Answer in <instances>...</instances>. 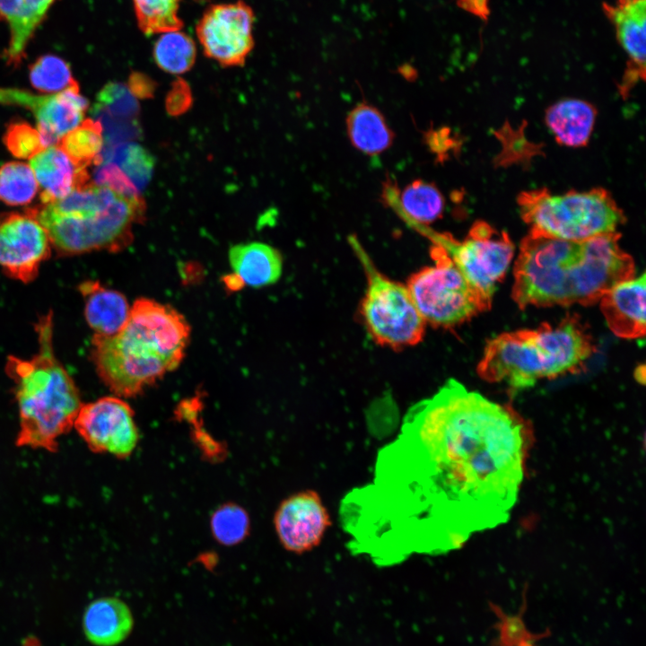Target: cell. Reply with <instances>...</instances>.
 Listing matches in <instances>:
<instances>
[{"instance_id":"cell-1","label":"cell","mask_w":646,"mask_h":646,"mask_svg":"<svg viewBox=\"0 0 646 646\" xmlns=\"http://www.w3.org/2000/svg\"><path fill=\"white\" fill-rule=\"evenodd\" d=\"M531 441L510 406L448 380L412 405L376 456L371 479L338 507L353 555L379 567L459 549L508 521Z\"/></svg>"},{"instance_id":"cell-2","label":"cell","mask_w":646,"mask_h":646,"mask_svg":"<svg viewBox=\"0 0 646 646\" xmlns=\"http://www.w3.org/2000/svg\"><path fill=\"white\" fill-rule=\"evenodd\" d=\"M619 240L617 232L568 240L530 231L519 245L512 299L520 309L598 301L634 276L633 259Z\"/></svg>"},{"instance_id":"cell-3","label":"cell","mask_w":646,"mask_h":646,"mask_svg":"<svg viewBox=\"0 0 646 646\" xmlns=\"http://www.w3.org/2000/svg\"><path fill=\"white\" fill-rule=\"evenodd\" d=\"M190 327L177 310L149 298L131 306L116 335H93L92 358L102 382L119 397H134L182 362Z\"/></svg>"},{"instance_id":"cell-4","label":"cell","mask_w":646,"mask_h":646,"mask_svg":"<svg viewBox=\"0 0 646 646\" xmlns=\"http://www.w3.org/2000/svg\"><path fill=\"white\" fill-rule=\"evenodd\" d=\"M35 330L38 353L31 359L9 356L5 365L19 410L15 444L54 452L83 403L74 381L55 355L51 311L39 318Z\"/></svg>"},{"instance_id":"cell-5","label":"cell","mask_w":646,"mask_h":646,"mask_svg":"<svg viewBox=\"0 0 646 646\" xmlns=\"http://www.w3.org/2000/svg\"><path fill=\"white\" fill-rule=\"evenodd\" d=\"M47 231L59 256L121 251L132 241L133 228L144 220L141 196H127L89 181L66 196L26 208Z\"/></svg>"},{"instance_id":"cell-6","label":"cell","mask_w":646,"mask_h":646,"mask_svg":"<svg viewBox=\"0 0 646 646\" xmlns=\"http://www.w3.org/2000/svg\"><path fill=\"white\" fill-rule=\"evenodd\" d=\"M594 352L592 337L580 317L567 315L556 325L544 323L490 339L477 372L488 382L521 389L542 379L580 371Z\"/></svg>"},{"instance_id":"cell-7","label":"cell","mask_w":646,"mask_h":646,"mask_svg":"<svg viewBox=\"0 0 646 646\" xmlns=\"http://www.w3.org/2000/svg\"><path fill=\"white\" fill-rule=\"evenodd\" d=\"M518 205L530 231L568 240L616 232L625 221L604 188L563 195H552L546 188L525 191L519 196Z\"/></svg>"},{"instance_id":"cell-8","label":"cell","mask_w":646,"mask_h":646,"mask_svg":"<svg viewBox=\"0 0 646 646\" xmlns=\"http://www.w3.org/2000/svg\"><path fill=\"white\" fill-rule=\"evenodd\" d=\"M353 244L367 277L360 314L368 333L379 345L393 349L417 345L424 336L426 323L406 285L380 273L364 250Z\"/></svg>"},{"instance_id":"cell-9","label":"cell","mask_w":646,"mask_h":646,"mask_svg":"<svg viewBox=\"0 0 646 646\" xmlns=\"http://www.w3.org/2000/svg\"><path fill=\"white\" fill-rule=\"evenodd\" d=\"M432 266L413 274L406 287L424 322L451 327L488 310L447 252L432 248Z\"/></svg>"},{"instance_id":"cell-10","label":"cell","mask_w":646,"mask_h":646,"mask_svg":"<svg viewBox=\"0 0 646 646\" xmlns=\"http://www.w3.org/2000/svg\"><path fill=\"white\" fill-rule=\"evenodd\" d=\"M428 236L447 252L489 309L496 286L506 275L514 255V245L509 235L480 221L472 225L467 236L460 241L445 234Z\"/></svg>"},{"instance_id":"cell-11","label":"cell","mask_w":646,"mask_h":646,"mask_svg":"<svg viewBox=\"0 0 646 646\" xmlns=\"http://www.w3.org/2000/svg\"><path fill=\"white\" fill-rule=\"evenodd\" d=\"M254 13L243 1L214 4L196 25L205 55L223 66L243 65L254 47Z\"/></svg>"},{"instance_id":"cell-12","label":"cell","mask_w":646,"mask_h":646,"mask_svg":"<svg viewBox=\"0 0 646 646\" xmlns=\"http://www.w3.org/2000/svg\"><path fill=\"white\" fill-rule=\"evenodd\" d=\"M74 426L92 451L118 458L130 456L139 440L134 411L118 396L83 404Z\"/></svg>"},{"instance_id":"cell-13","label":"cell","mask_w":646,"mask_h":646,"mask_svg":"<svg viewBox=\"0 0 646 646\" xmlns=\"http://www.w3.org/2000/svg\"><path fill=\"white\" fill-rule=\"evenodd\" d=\"M52 249L46 229L34 217L0 214V267L9 277L25 284L35 280Z\"/></svg>"},{"instance_id":"cell-14","label":"cell","mask_w":646,"mask_h":646,"mask_svg":"<svg viewBox=\"0 0 646 646\" xmlns=\"http://www.w3.org/2000/svg\"><path fill=\"white\" fill-rule=\"evenodd\" d=\"M0 104L28 109L35 116L45 147L56 145L84 119L87 100L79 84L56 93L38 95L16 88H0Z\"/></svg>"},{"instance_id":"cell-15","label":"cell","mask_w":646,"mask_h":646,"mask_svg":"<svg viewBox=\"0 0 646 646\" xmlns=\"http://www.w3.org/2000/svg\"><path fill=\"white\" fill-rule=\"evenodd\" d=\"M331 525L320 495L307 489L285 498L274 515V526L282 546L293 554L317 547Z\"/></svg>"},{"instance_id":"cell-16","label":"cell","mask_w":646,"mask_h":646,"mask_svg":"<svg viewBox=\"0 0 646 646\" xmlns=\"http://www.w3.org/2000/svg\"><path fill=\"white\" fill-rule=\"evenodd\" d=\"M603 10L627 57L618 86L620 94L625 98L639 81L645 79L646 0H615L604 3Z\"/></svg>"},{"instance_id":"cell-17","label":"cell","mask_w":646,"mask_h":646,"mask_svg":"<svg viewBox=\"0 0 646 646\" xmlns=\"http://www.w3.org/2000/svg\"><path fill=\"white\" fill-rule=\"evenodd\" d=\"M645 274L622 281L599 300L610 330L618 337L635 339L645 335Z\"/></svg>"},{"instance_id":"cell-18","label":"cell","mask_w":646,"mask_h":646,"mask_svg":"<svg viewBox=\"0 0 646 646\" xmlns=\"http://www.w3.org/2000/svg\"><path fill=\"white\" fill-rule=\"evenodd\" d=\"M30 166L41 188V204L59 200L91 181L87 170L75 166L57 144L31 158Z\"/></svg>"},{"instance_id":"cell-19","label":"cell","mask_w":646,"mask_h":646,"mask_svg":"<svg viewBox=\"0 0 646 646\" xmlns=\"http://www.w3.org/2000/svg\"><path fill=\"white\" fill-rule=\"evenodd\" d=\"M79 291L83 298L86 322L94 335L110 336L124 327L131 306L123 293L93 280L83 282Z\"/></svg>"},{"instance_id":"cell-20","label":"cell","mask_w":646,"mask_h":646,"mask_svg":"<svg viewBox=\"0 0 646 646\" xmlns=\"http://www.w3.org/2000/svg\"><path fill=\"white\" fill-rule=\"evenodd\" d=\"M134 618L122 600L105 597L91 602L83 615L86 639L96 646H116L130 634Z\"/></svg>"},{"instance_id":"cell-21","label":"cell","mask_w":646,"mask_h":646,"mask_svg":"<svg viewBox=\"0 0 646 646\" xmlns=\"http://www.w3.org/2000/svg\"><path fill=\"white\" fill-rule=\"evenodd\" d=\"M139 106L127 85L109 83L97 95L94 105L96 120L103 128V137L111 145L124 137L136 135Z\"/></svg>"},{"instance_id":"cell-22","label":"cell","mask_w":646,"mask_h":646,"mask_svg":"<svg viewBox=\"0 0 646 646\" xmlns=\"http://www.w3.org/2000/svg\"><path fill=\"white\" fill-rule=\"evenodd\" d=\"M229 261L238 284L263 287L276 283L283 271L281 253L263 242H248L232 246Z\"/></svg>"},{"instance_id":"cell-23","label":"cell","mask_w":646,"mask_h":646,"mask_svg":"<svg viewBox=\"0 0 646 646\" xmlns=\"http://www.w3.org/2000/svg\"><path fill=\"white\" fill-rule=\"evenodd\" d=\"M56 0H0V22L10 28L5 57L8 65H19L36 29Z\"/></svg>"},{"instance_id":"cell-24","label":"cell","mask_w":646,"mask_h":646,"mask_svg":"<svg viewBox=\"0 0 646 646\" xmlns=\"http://www.w3.org/2000/svg\"><path fill=\"white\" fill-rule=\"evenodd\" d=\"M596 114V109L590 103L568 99L560 100L546 109V123L559 144L581 147L589 142Z\"/></svg>"},{"instance_id":"cell-25","label":"cell","mask_w":646,"mask_h":646,"mask_svg":"<svg viewBox=\"0 0 646 646\" xmlns=\"http://www.w3.org/2000/svg\"><path fill=\"white\" fill-rule=\"evenodd\" d=\"M346 131L352 145L361 153L374 156L393 144L394 133L383 114L374 106L361 102L346 117Z\"/></svg>"},{"instance_id":"cell-26","label":"cell","mask_w":646,"mask_h":646,"mask_svg":"<svg viewBox=\"0 0 646 646\" xmlns=\"http://www.w3.org/2000/svg\"><path fill=\"white\" fill-rule=\"evenodd\" d=\"M103 128L100 121L86 118L69 131L57 145L78 168L102 162Z\"/></svg>"},{"instance_id":"cell-27","label":"cell","mask_w":646,"mask_h":646,"mask_svg":"<svg viewBox=\"0 0 646 646\" xmlns=\"http://www.w3.org/2000/svg\"><path fill=\"white\" fill-rule=\"evenodd\" d=\"M400 194L402 210L412 222L424 226L441 217L444 197L432 183L416 179L406 185Z\"/></svg>"},{"instance_id":"cell-28","label":"cell","mask_w":646,"mask_h":646,"mask_svg":"<svg viewBox=\"0 0 646 646\" xmlns=\"http://www.w3.org/2000/svg\"><path fill=\"white\" fill-rule=\"evenodd\" d=\"M153 56L162 71L171 74H182L194 65L196 47L188 34L180 31H167L161 33L156 40Z\"/></svg>"},{"instance_id":"cell-29","label":"cell","mask_w":646,"mask_h":646,"mask_svg":"<svg viewBox=\"0 0 646 646\" xmlns=\"http://www.w3.org/2000/svg\"><path fill=\"white\" fill-rule=\"evenodd\" d=\"M101 157L102 162L116 164L138 190L145 187L152 178L154 159L140 144L135 143L113 144L102 152Z\"/></svg>"},{"instance_id":"cell-30","label":"cell","mask_w":646,"mask_h":646,"mask_svg":"<svg viewBox=\"0 0 646 646\" xmlns=\"http://www.w3.org/2000/svg\"><path fill=\"white\" fill-rule=\"evenodd\" d=\"M180 0H133L139 29L146 35L179 31L183 21L179 16Z\"/></svg>"},{"instance_id":"cell-31","label":"cell","mask_w":646,"mask_h":646,"mask_svg":"<svg viewBox=\"0 0 646 646\" xmlns=\"http://www.w3.org/2000/svg\"><path fill=\"white\" fill-rule=\"evenodd\" d=\"M39 184L31 167L21 162H9L0 167V201L9 205H23L33 200Z\"/></svg>"},{"instance_id":"cell-32","label":"cell","mask_w":646,"mask_h":646,"mask_svg":"<svg viewBox=\"0 0 646 646\" xmlns=\"http://www.w3.org/2000/svg\"><path fill=\"white\" fill-rule=\"evenodd\" d=\"M29 71L31 85L42 93L56 94L78 83L69 64L52 54L39 57L30 65Z\"/></svg>"},{"instance_id":"cell-33","label":"cell","mask_w":646,"mask_h":646,"mask_svg":"<svg viewBox=\"0 0 646 646\" xmlns=\"http://www.w3.org/2000/svg\"><path fill=\"white\" fill-rule=\"evenodd\" d=\"M210 528L214 539L223 546H234L247 537L250 520L247 511L230 502L218 507L212 514Z\"/></svg>"},{"instance_id":"cell-34","label":"cell","mask_w":646,"mask_h":646,"mask_svg":"<svg viewBox=\"0 0 646 646\" xmlns=\"http://www.w3.org/2000/svg\"><path fill=\"white\" fill-rule=\"evenodd\" d=\"M3 142L16 158L31 159L45 148L39 131L25 121L10 122L3 135Z\"/></svg>"},{"instance_id":"cell-35","label":"cell","mask_w":646,"mask_h":646,"mask_svg":"<svg viewBox=\"0 0 646 646\" xmlns=\"http://www.w3.org/2000/svg\"><path fill=\"white\" fill-rule=\"evenodd\" d=\"M94 182L127 196H140L139 190L128 177L114 163L103 162L95 170Z\"/></svg>"},{"instance_id":"cell-36","label":"cell","mask_w":646,"mask_h":646,"mask_svg":"<svg viewBox=\"0 0 646 646\" xmlns=\"http://www.w3.org/2000/svg\"><path fill=\"white\" fill-rule=\"evenodd\" d=\"M191 102V92L188 83L181 79L175 81L166 99L168 112L173 116L179 115L189 108Z\"/></svg>"},{"instance_id":"cell-37","label":"cell","mask_w":646,"mask_h":646,"mask_svg":"<svg viewBox=\"0 0 646 646\" xmlns=\"http://www.w3.org/2000/svg\"><path fill=\"white\" fill-rule=\"evenodd\" d=\"M156 83L146 74L140 72L131 73L127 88L134 97L150 99L155 91Z\"/></svg>"}]
</instances>
